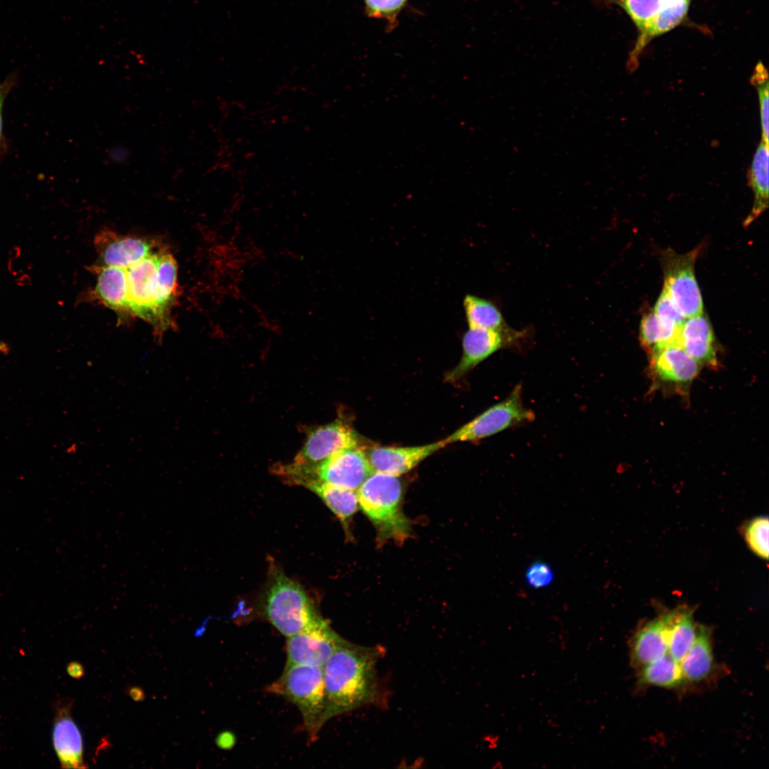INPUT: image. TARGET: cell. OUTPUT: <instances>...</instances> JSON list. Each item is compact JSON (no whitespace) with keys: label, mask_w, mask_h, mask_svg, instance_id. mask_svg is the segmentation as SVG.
Listing matches in <instances>:
<instances>
[{"label":"cell","mask_w":769,"mask_h":769,"mask_svg":"<svg viewBox=\"0 0 769 769\" xmlns=\"http://www.w3.org/2000/svg\"><path fill=\"white\" fill-rule=\"evenodd\" d=\"M384 652L380 646H362L343 639L323 668L325 723L381 701L377 664Z\"/></svg>","instance_id":"1"},{"label":"cell","mask_w":769,"mask_h":769,"mask_svg":"<svg viewBox=\"0 0 769 769\" xmlns=\"http://www.w3.org/2000/svg\"><path fill=\"white\" fill-rule=\"evenodd\" d=\"M398 476L373 472L357 489L359 507L375 526L378 540L402 543L410 523L402 508V485Z\"/></svg>","instance_id":"2"},{"label":"cell","mask_w":769,"mask_h":769,"mask_svg":"<svg viewBox=\"0 0 769 769\" xmlns=\"http://www.w3.org/2000/svg\"><path fill=\"white\" fill-rule=\"evenodd\" d=\"M273 470L288 483L316 480L352 491L374 472L361 447L342 449L318 463L278 464Z\"/></svg>","instance_id":"3"},{"label":"cell","mask_w":769,"mask_h":769,"mask_svg":"<svg viewBox=\"0 0 769 769\" xmlns=\"http://www.w3.org/2000/svg\"><path fill=\"white\" fill-rule=\"evenodd\" d=\"M267 691L283 696L298 707L310 741H315L325 723L323 668L286 664L281 676Z\"/></svg>","instance_id":"4"},{"label":"cell","mask_w":769,"mask_h":769,"mask_svg":"<svg viewBox=\"0 0 769 769\" xmlns=\"http://www.w3.org/2000/svg\"><path fill=\"white\" fill-rule=\"evenodd\" d=\"M263 612L268 622L286 637L322 617L302 587L277 569H273L265 592Z\"/></svg>","instance_id":"5"},{"label":"cell","mask_w":769,"mask_h":769,"mask_svg":"<svg viewBox=\"0 0 769 769\" xmlns=\"http://www.w3.org/2000/svg\"><path fill=\"white\" fill-rule=\"evenodd\" d=\"M162 251L126 269L130 313L152 326L159 345L164 333L172 326L169 314L162 306L159 296L157 262Z\"/></svg>","instance_id":"6"},{"label":"cell","mask_w":769,"mask_h":769,"mask_svg":"<svg viewBox=\"0 0 769 769\" xmlns=\"http://www.w3.org/2000/svg\"><path fill=\"white\" fill-rule=\"evenodd\" d=\"M522 392V384L519 383L504 399L484 410L443 441L446 445L478 441L534 421L535 414L524 406Z\"/></svg>","instance_id":"7"},{"label":"cell","mask_w":769,"mask_h":769,"mask_svg":"<svg viewBox=\"0 0 769 769\" xmlns=\"http://www.w3.org/2000/svg\"><path fill=\"white\" fill-rule=\"evenodd\" d=\"M699 250L686 253L666 251L661 256L664 288L685 318L703 313L702 296L695 276Z\"/></svg>","instance_id":"8"},{"label":"cell","mask_w":769,"mask_h":769,"mask_svg":"<svg viewBox=\"0 0 769 769\" xmlns=\"http://www.w3.org/2000/svg\"><path fill=\"white\" fill-rule=\"evenodd\" d=\"M527 331L513 328L506 330L469 328L462 338L461 358L446 375L445 380L456 382L498 351L518 346L527 337Z\"/></svg>","instance_id":"9"},{"label":"cell","mask_w":769,"mask_h":769,"mask_svg":"<svg viewBox=\"0 0 769 769\" xmlns=\"http://www.w3.org/2000/svg\"><path fill=\"white\" fill-rule=\"evenodd\" d=\"M652 385L666 393L688 394L701 366L678 344L668 345L649 355Z\"/></svg>","instance_id":"10"},{"label":"cell","mask_w":769,"mask_h":769,"mask_svg":"<svg viewBox=\"0 0 769 769\" xmlns=\"http://www.w3.org/2000/svg\"><path fill=\"white\" fill-rule=\"evenodd\" d=\"M343 639L321 617L309 627L287 637L286 664L323 668Z\"/></svg>","instance_id":"11"},{"label":"cell","mask_w":769,"mask_h":769,"mask_svg":"<svg viewBox=\"0 0 769 769\" xmlns=\"http://www.w3.org/2000/svg\"><path fill=\"white\" fill-rule=\"evenodd\" d=\"M363 446V439L355 429L347 422L337 419L313 429L293 462L318 463L342 449Z\"/></svg>","instance_id":"12"},{"label":"cell","mask_w":769,"mask_h":769,"mask_svg":"<svg viewBox=\"0 0 769 769\" xmlns=\"http://www.w3.org/2000/svg\"><path fill=\"white\" fill-rule=\"evenodd\" d=\"M73 699L62 698L53 703L52 742L63 768H87L82 733L72 717Z\"/></svg>","instance_id":"13"},{"label":"cell","mask_w":769,"mask_h":769,"mask_svg":"<svg viewBox=\"0 0 769 769\" xmlns=\"http://www.w3.org/2000/svg\"><path fill=\"white\" fill-rule=\"evenodd\" d=\"M95 245L103 266L124 269L160 251L156 249L155 242L148 239L119 235L108 230L97 234Z\"/></svg>","instance_id":"14"},{"label":"cell","mask_w":769,"mask_h":769,"mask_svg":"<svg viewBox=\"0 0 769 769\" xmlns=\"http://www.w3.org/2000/svg\"><path fill=\"white\" fill-rule=\"evenodd\" d=\"M446 445L441 440L417 446H380L370 449L366 454L373 471L399 476Z\"/></svg>","instance_id":"15"},{"label":"cell","mask_w":769,"mask_h":769,"mask_svg":"<svg viewBox=\"0 0 769 769\" xmlns=\"http://www.w3.org/2000/svg\"><path fill=\"white\" fill-rule=\"evenodd\" d=\"M677 344L701 367L717 369V348L712 326L703 313L684 321Z\"/></svg>","instance_id":"16"},{"label":"cell","mask_w":769,"mask_h":769,"mask_svg":"<svg viewBox=\"0 0 769 769\" xmlns=\"http://www.w3.org/2000/svg\"><path fill=\"white\" fill-rule=\"evenodd\" d=\"M689 5V2L686 0H664L657 14L639 31L636 43L629 57V70L633 71L637 68L639 55L652 39L673 29L684 19Z\"/></svg>","instance_id":"17"},{"label":"cell","mask_w":769,"mask_h":769,"mask_svg":"<svg viewBox=\"0 0 769 769\" xmlns=\"http://www.w3.org/2000/svg\"><path fill=\"white\" fill-rule=\"evenodd\" d=\"M631 652L633 663L642 666L668 654L666 612L647 622L637 632Z\"/></svg>","instance_id":"18"},{"label":"cell","mask_w":769,"mask_h":769,"mask_svg":"<svg viewBox=\"0 0 769 769\" xmlns=\"http://www.w3.org/2000/svg\"><path fill=\"white\" fill-rule=\"evenodd\" d=\"M94 269L97 274L95 296L117 313H130L126 269L108 266Z\"/></svg>","instance_id":"19"},{"label":"cell","mask_w":769,"mask_h":769,"mask_svg":"<svg viewBox=\"0 0 769 769\" xmlns=\"http://www.w3.org/2000/svg\"><path fill=\"white\" fill-rule=\"evenodd\" d=\"M668 654L680 662L693 645L698 627L693 612L685 607L667 611Z\"/></svg>","instance_id":"20"},{"label":"cell","mask_w":769,"mask_h":769,"mask_svg":"<svg viewBox=\"0 0 769 769\" xmlns=\"http://www.w3.org/2000/svg\"><path fill=\"white\" fill-rule=\"evenodd\" d=\"M684 681L699 682L706 679L714 666L710 631L699 626L696 638L679 662Z\"/></svg>","instance_id":"21"},{"label":"cell","mask_w":769,"mask_h":769,"mask_svg":"<svg viewBox=\"0 0 769 769\" xmlns=\"http://www.w3.org/2000/svg\"><path fill=\"white\" fill-rule=\"evenodd\" d=\"M768 145L760 141L754 153L748 172V179L754 194L752 209L744 221L747 226L767 209L768 205Z\"/></svg>","instance_id":"22"},{"label":"cell","mask_w":769,"mask_h":769,"mask_svg":"<svg viewBox=\"0 0 769 769\" xmlns=\"http://www.w3.org/2000/svg\"><path fill=\"white\" fill-rule=\"evenodd\" d=\"M298 485L305 487L316 494L339 518L344 526L359 508L355 491L338 487L316 480H305Z\"/></svg>","instance_id":"23"},{"label":"cell","mask_w":769,"mask_h":769,"mask_svg":"<svg viewBox=\"0 0 769 769\" xmlns=\"http://www.w3.org/2000/svg\"><path fill=\"white\" fill-rule=\"evenodd\" d=\"M464 314L469 328L506 330L511 327L497 305L493 301L473 294L463 299Z\"/></svg>","instance_id":"24"},{"label":"cell","mask_w":769,"mask_h":769,"mask_svg":"<svg viewBox=\"0 0 769 769\" xmlns=\"http://www.w3.org/2000/svg\"><path fill=\"white\" fill-rule=\"evenodd\" d=\"M639 679L642 684L662 688H674L684 681L679 662L669 654L643 666Z\"/></svg>","instance_id":"25"},{"label":"cell","mask_w":769,"mask_h":769,"mask_svg":"<svg viewBox=\"0 0 769 769\" xmlns=\"http://www.w3.org/2000/svg\"><path fill=\"white\" fill-rule=\"evenodd\" d=\"M177 277L176 261L170 253L162 250L157 262V283L160 303L169 313L177 296Z\"/></svg>","instance_id":"26"},{"label":"cell","mask_w":769,"mask_h":769,"mask_svg":"<svg viewBox=\"0 0 769 769\" xmlns=\"http://www.w3.org/2000/svg\"><path fill=\"white\" fill-rule=\"evenodd\" d=\"M639 338L648 356L669 345L653 310L643 315L639 326Z\"/></svg>","instance_id":"27"},{"label":"cell","mask_w":769,"mask_h":769,"mask_svg":"<svg viewBox=\"0 0 769 769\" xmlns=\"http://www.w3.org/2000/svg\"><path fill=\"white\" fill-rule=\"evenodd\" d=\"M751 83L756 88L760 108L762 141L768 145L769 136V95L768 77L766 69L759 63L751 78Z\"/></svg>","instance_id":"28"},{"label":"cell","mask_w":769,"mask_h":769,"mask_svg":"<svg viewBox=\"0 0 769 769\" xmlns=\"http://www.w3.org/2000/svg\"><path fill=\"white\" fill-rule=\"evenodd\" d=\"M746 541L751 550L765 560L769 553V522L766 516H759L750 520L744 530Z\"/></svg>","instance_id":"29"},{"label":"cell","mask_w":769,"mask_h":769,"mask_svg":"<svg viewBox=\"0 0 769 769\" xmlns=\"http://www.w3.org/2000/svg\"><path fill=\"white\" fill-rule=\"evenodd\" d=\"M663 1L664 0H619L617 4L623 8L639 31L657 14Z\"/></svg>","instance_id":"30"},{"label":"cell","mask_w":769,"mask_h":769,"mask_svg":"<svg viewBox=\"0 0 769 769\" xmlns=\"http://www.w3.org/2000/svg\"><path fill=\"white\" fill-rule=\"evenodd\" d=\"M525 579L530 587L541 588L551 583L553 580V573L546 563L536 562L527 569Z\"/></svg>","instance_id":"31"},{"label":"cell","mask_w":769,"mask_h":769,"mask_svg":"<svg viewBox=\"0 0 769 769\" xmlns=\"http://www.w3.org/2000/svg\"><path fill=\"white\" fill-rule=\"evenodd\" d=\"M406 0H365V4L371 14L387 16L399 11Z\"/></svg>","instance_id":"32"},{"label":"cell","mask_w":769,"mask_h":769,"mask_svg":"<svg viewBox=\"0 0 769 769\" xmlns=\"http://www.w3.org/2000/svg\"><path fill=\"white\" fill-rule=\"evenodd\" d=\"M106 156L108 160L112 164H125L130 157V151L122 145H115L108 149Z\"/></svg>","instance_id":"33"},{"label":"cell","mask_w":769,"mask_h":769,"mask_svg":"<svg viewBox=\"0 0 769 769\" xmlns=\"http://www.w3.org/2000/svg\"><path fill=\"white\" fill-rule=\"evenodd\" d=\"M66 671L70 677L76 679H79L85 675V669L83 664L78 661H72L68 663Z\"/></svg>","instance_id":"34"},{"label":"cell","mask_w":769,"mask_h":769,"mask_svg":"<svg viewBox=\"0 0 769 769\" xmlns=\"http://www.w3.org/2000/svg\"><path fill=\"white\" fill-rule=\"evenodd\" d=\"M15 76L11 75L6 80L0 83V105H3L6 95L15 85Z\"/></svg>","instance_id":"35"},{"label":"cell","mask_w":769,"mask_h":769,"mask_svg":"<svg viewBox=\"0 0 769 769\" xmlns=\"http://www.w3.org/2000/svg\"><path fill=\"white\" fill-rule=\"evenodd\" d=\"M128 695L135 701H142L145 699L144 691L138 686H131L128 689Z\"/></svg>","instance_id":"36"},{"label":"cell","mask_w":769,"mask_h":769,"mask_svg":"<svg viewBox=\"0 0 769 769\" xmlns=\"http://www.w3.org/2000/svg\"><path fill=\"white\" fill-rule=\"evenodd\" d=\"M2 106H3V105H0V146L4 142L3 120H2V112H1L2 111Z\"/></svg>","instance_id":"37"},{"label":"cell","mask_w":769,"mask_h":769,"mask_svg":"<svg viewBox=\"0 0 769 769\" xmlns=\"http://www.w3.org/2000/svg\"><path fill=\"white\" fill-rule=\"evenodd\" d=\"M9 351V347L6 343L0 341V352L6 353Z\"/></svg>","instance_id":"38"},{"label":"cell","mask_w":769,"mask_h":769,"mask_svg":"<svg viewBox=\"0 0 769 769\" xmlns=\"http://www.w3.org/2000/svg\"><path fill=\"white\" fill-rule=\"evenodd\" d=\"M607 1H609L610 2L614 3V4H617L619 0H607Z\"/></svg>","instance_id":"39"},{"label":"cell","mask_w":769,"mask_h":769,"mask_svg":"<svg viewBox=\"0 0 769 769\" xmlns=\"http://www.w3.org/2000/svg\"><path fill=\"white\" fill-rule=\"evenodd\" d=\"M686 1H689H689H691V0H686Z\"/></svg>","instance_id":"40"}]
</instances>
